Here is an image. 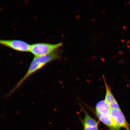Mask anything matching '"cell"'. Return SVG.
I'll return each mask as SVG.
<instances>
[{"label":"cell","instance_id":"ba28073f","mask_svg":"<svg viewBox=\"0 0 130 130\" xmlns=\"http://www.w3.org/2000/svg\"><path fill=\"white\" fill-rule=\"evenodd\" d=\"M126 130H130L129 129H126Z\"/></svg>","mask_w":130,"mask_h":130},{"label":"cell","instance_id":"5b68a950","mask_svg":"<svg viewBox=\"0 0 130 130\" xmlns=\"http://www.w3.org/2000/svg\"><path fill=\"white\" fill-rule=\"evenodd\" d=\"M110 113L117 127L129 129V125L127 122L124 115L120 109H110Z\"/></svg>","mask_w":130,"mask_h":130},{"label":"cell","instance_id":"277c9868","mask_svg":"<svg viewBox=\"0 0 130 130\" xmlns=\"http://www.w3.org/2000/svg\"><path fill=\"white\" fill-rule=\"evenodd\" d=\"M0 45L16 51L22 52H30V45L23 40L0 39Z\"/></svg>","mask_w":130,"mask_h":130},{"label":"cell","instance_id":"3957f363","mask_svg":"<svg viewBox=\"0 0 130 130\" xmlns=\"http://www.w3.org/2000/svg\"><path fill=\"white\" fill-rule=\"evenodd\" d=\"M62 45L61 43L53 44L44 43H35L30 45V52L34 56H42L58 50Z\"/></svg>","mask_w":130,"mask_h":130},{"label":"cell","instance_id":"52a82bcc","mask_svg":"<svg viewBox=\"0 0 130 130\" xmlns=\"http://www.w3.org/2000/svg\"><path fill=\"white\" fill-rule=\"evenodd\" d=\"M102 77H103L104 82L106 88V92L105 100L107 103L108 104L109 106H110V105L113 104L117 103V102L116 99H115L112 93L110 87L107 84L106 81L105 80L104 76L103 75H102Z\"/></svg>","mask_w":130,"mask_h":130},{"label":"cell","instance_id":"8992f818","mask_svg":"<svg viewBox=\"0 0 130 130\" xmlns=\"http://www.w3.org/2000/svg\"><path fill=\"white\" fill-rule=\"evenodd\" d=\"M80 106L85 115L83 119L81 120L84 130H99L98 122L89 114L83 107Z\"/></svg>","mask_w":130,"mask_h":130},{"label":"cell","instance_id":"6da1fadb","mask_svg":"<svg viewBox=\"0 0 130 130\" xmlns=\"http://www.w3.org/2000/svg\"><path fill=\"white\" fill-rule=\"evenodd\" d=\"M60 57V53L58 50L46 55L34 56L25 74L8 93L7 96H10L12 95L32 74L41 69L48 63L59 59Z\"/></svg>","mask_w":130,"mask_h":130},{"label":"cell","instance_id":"7a4b0ae2","mask_svg":"<svg viewBox=\"0 0 130 130\" xmlns=\"http://www.w3.org/2000/svg\"><path fill=\"white\" fill-rule=\"evenodd\" d=\"M110 110L109 106L105 100L100 101L95 105V113L99 121L108 127L110 130H120L113 121Z\"/></svg>","mask_w":130,"mask_h":130}]
</instances>
